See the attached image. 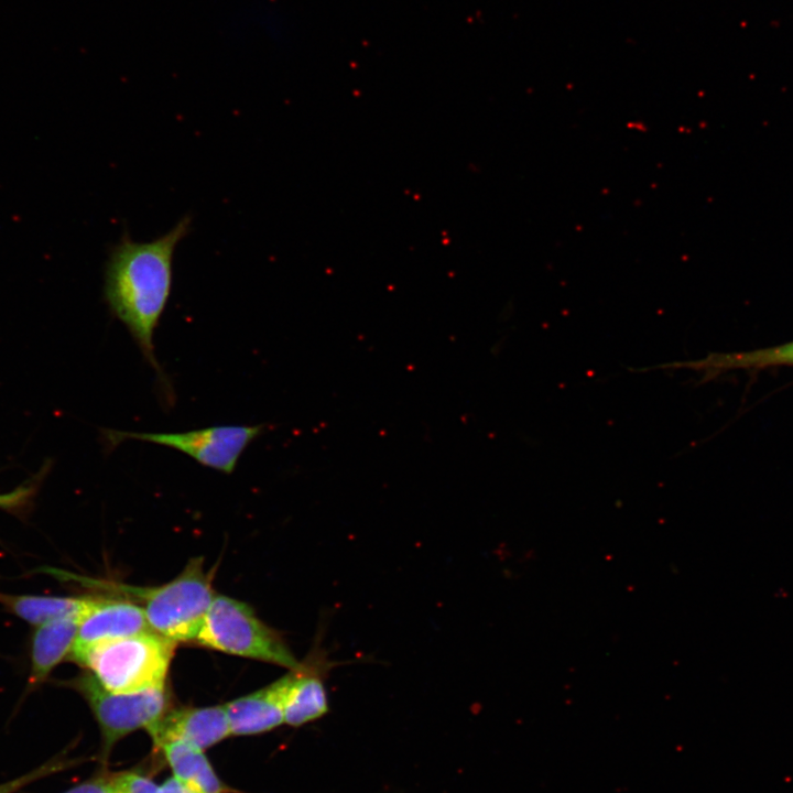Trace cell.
<instances>
[{"instance_id": "obj_1", "label": "cell", "mask_w": 793, "mask_h": 793, "mask_svg": "<svg viewBox=\"0 0 793 793\" xmlns=\"http://www.w3.org/2000/svg\"><path fill=\"white\" fill-rule=\"evenodd\" d=\"M191 224L186 215L150 241H134L128 233L122 235L109 249L104 270L105 302L155 371L166 402L173 401L174 394L155 358L153 336L171 294L174 253L189 233Z\"/></svg>"}, {"instance_id": "obj_2", "label": "cell", "mask_w": 793, "mask_h": 793, "mask_svg": "<svg viewBox=\"0 0 793 793\" xmlns=\"http://www.w3.org/2000/svg\"><path fill=\"white\" fill-rule=\"evenodd\" d=\"M91 583L139 605L153 631L175 643L195 641L216 596L202 557L192 558L178 576L161 586Z\"/></svg>"}, {"instance_id": "obj_3", "label": "cell", "mask_w": 793, "mask_h": 793, "mask_svg": "<svg viewBox=\"0 0 793 793\" xmlns=\"http://www.w3.org/2000/svg\"><path fill=\"white\" fill-rule=\"evenodd\" d=\"M176 644L146 632L100 642L70 660L88 669L106 689L132 693L166 684Z\"/></svg>"}, {"instance_id": "obj_4", "label": "cell", "mask_w": 793, "mask_h": 793, "mask_svg": "<svg viewBox=\"0 0 793 793\" xmlns=\"http://www.w3.org/2000/svg\"><path fill=\"white\" fill-rule=\"evenodd\" d=\"M195 642L290 670L300 665L282 637L263 623L249 605L224 595L215 596Z\"/></svg>"}, {"instance_id": "obj_5", "label": "cell", "mask_w": 793, "mask_h": 793, "mask_svg": "<svg viewBox=\"0 0 793 793\" xmlns=\"http://www.w3.org/2000/svg\"><path fill=\"white\" fill-rule=\"evenodd\" d=\"M87 702L101 734V759L106 761L113 746L138 729H146L172 707V696L165 685L132 693L106 689L91 673L70 681Z\"/></svg>"}, {"instance_id": "obj_6", "label": "cell", "mask_w": 793, "mask_h": 793, "mask_svg": "<svg viewBox=\"0 0 793 793\" xmlns=\"http://www.w3.org/2000/svg\"><path fill=\"white\" fill-rule=\"evenodd\" d=\"M267 430V425H221L176 433L102 431L108 449L135 439L176 449L198 464L231 474L243 450Z\"/></svg>"}, {"instance_id": "obj_7", "label": "cell", "mask_w": 793, "mask_h": 793, "mask_svg": "<svg viewBox=\"0 0 793 793\" xmlns=\"http://www.w3.org/2000/svg\"><path fill=\"white\" fill-rule=\"evenodd\" d=\"M145 730L154 748L182 741L202 751L231 736L225 705L171 707Z\"/></svg>"}, {"instance_id": "obj_8", "label": "cell", "mask_w": 793, "mask_h": 793, "mask_svg": "<svg viewBox=\"0 0 793 793\" xmlns=\"http://www.w3.org/2000/svg\"><path fill=\"white\" fill-rule=\"evenodd\" d=\"M154 632L143 609L127 599L98 598L80 617L69 659L100 642Z\"/></svg>"}, {"instance_id": "obj_9", "label": "cell", "mask_w": 793, "mask_h": 793, "mask_svg": "<svg viewBox=\"0 0 793 793\" xmlns=\"http://www.w3.org/2000/svg\"><path fill=\"white\" fill-rule=\"evenodd\" d=\"M330 662L319 648L291 671V681L284 698V724L300 727L323 717L328 711V697L324 677Z\"/></svg>"}, {"instance_id": "obj_10", "label": "cell", "mask_w": 793, "mask_h": 793, "mask_svg": "<svg viewBox=\"0 0 793 793\" xmlns=\"http://www.w3.org/2000/svg\"><path fill=\"white\" fill-rule=\"evenodd\" d=\"M291 671L278 681L253 693L225 704L231 736L268 732L284 724V698Z\"/></svg>"}, {"instance_id": "obj_11", "label": "cell", "mask_w": 793, "mask_h": 793, "mask_svg": "<svg viewBox=\"0 0 793 793\" xmlns=\"http://www.w3.org/2000/svg\"><path fill=\"white\" fill-rule=\"evenodd\" d=\"M793 367V341L749 351L710 352L697 360L673 361L647 369H689L703 373L708 381L731 370H760L770 367Z\"/></svg>"}, {"instance_id": "obj_12", "label": "cell", "mask_w": 793, "mask_h": 793, "mask_svg": "<svg viewBox=\"0 0 793 793\" xmlns=\"http://www.w3.org/2000/svg\"><path fill=\"white\" fill-rule=\"evenodd\" d=\"M79 618L68 617L37 626L31 638L28 688L42 685L53 670L69 659L77 636Z\"/></svg>"}, {"instance_id": "obj_13", "label": "cell", "mask_w": 793, "mask_h": 793, "mask_svg": "<svg viewBox=\"0 0 793 793\" xmlns=\"http://www.w3.org/2000/svg\"><path fill=\"white\" fill-rule=\"evenodd\" d=\"M156 749L162 752L173 778L193 793H231L204 751L182 741H169Z\"/></svg>"}, {"instance_id": "obj_14", "label": "cell", "mask_w": 793, "mask_h": 793, "mask_svg": "<svg viewBox=\"0 0 793 793\" xmlns=\"http://www.w3.org/2000/svg\"><path fill=\"white\" fill-rule=\"evenodd\" d=\"M96 597H64L41 595H8L0 593V604L10 612L35 627L52 620L79 618Z\"/></svg>"}, {"instance_id": "obj_15", "label": "cell", "mask_w": 793, "mask_h": 793, "mask_svg": "<svg viewBox=\"0 0 793 793\" xmlns=\"http://www.w3.org/2000/svg\"><path fill=\"white\" fill-rule=\"evenodd\" d=\"M70 764L72 761L66 760L65 758L51 759L44 764L29 771L23 775H20L19 778L1 783L0 793H15L35 781H39L45 776L52 775L68 768Z\"/></svg>"}, {"instance_id": "obj_16", "label": "cell", "mask_w": 793, "mask_h": 793, "mask_svg": "<svg viewBox=\"0 0 793 793\" xmlns=\"http://www.w3.org/2000/svg\"><path fill=\"white\" fill-rule=\"evenodd\" d=\"M115 778L123 793H161L149 776L138 771H123L115 773Z\"/></svg>"}, {"instance_id": "obj_17", "label": "cell", "mask_w": 793, "mask_h": 793, "mask_svg": "<svg viewBox=\"0 0 793 793\" xmlns=\"http://www.w3.org/2000/svg\"><path fill=\"white\" fill-rule=\"evenodd\" d=\"M63 793H123L115 773L95 775Z\"/></svg>"}, {"instance_id": "obj_18", "label": "cell", "mask_w": 793, "mask_h": 793, "mask_svg": "<svg viewBox=\"0 0 793 793\" xmlns=\"http://www.w3.org/2000/svg\"><path fill=\"white\" fill-rule=\"evenodd\" d=\"M160 791L161 793H193L173 776L166 779L160 785Z\"/></svg>"}]
</instances>
